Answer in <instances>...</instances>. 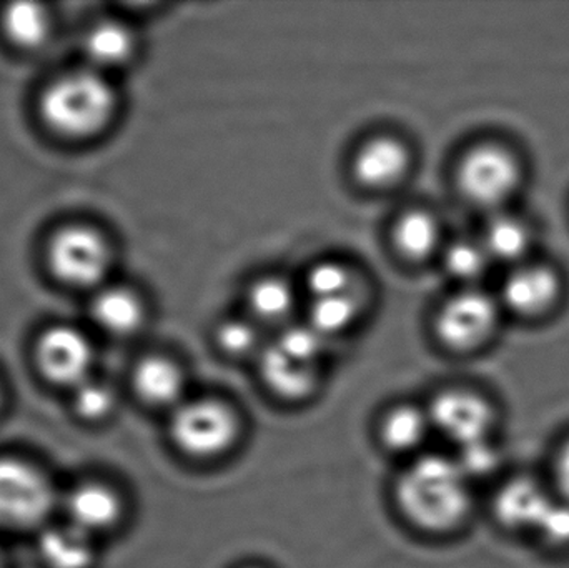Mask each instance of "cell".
I'll return each instance as SVG.
<instances>
[{"mask_svg": "<svg viewBox=\"0 0 569 568\" xmlns=\"http://www.w3.org/2000/svg\"><path fill=\"white\" fill-rule=\"evenodd\" d=\"M79 47L80 62L113 77L136 59L137 37L126 20L102 16L83 27Z\"/></svg>", "mask_w": 569, "mask_h": 568, "instance_id": "cell-11", "label": "cell"}, {"mask_svg": "<svg viewBox=\"0 0 569 568\" xmlns=\"http://www.w3.org/2000/svg\"><path fill=\"white\" fill-rule=\"evenodd\" d=\"M498 306L493 297L481 290H465L451 297L437 316L438 340L455 352H470L495 330Z\"/></svg>", "mask_w": 569, "mask_h": 568, "instance_id": "cell-9", "label": "cell"}, {"mask_svg": "<svg viewBox=\"0 0 569 568\" xmlns=\"http://www.w3.org/2000/svg\"><path fill=\"white\" fill-rule=\"evenodd\" d=\"M307 290L311 299L341 296L353 292L355 277L348 267L340 262H320L308 270Z\"/></svg>", "mask_w": 569, "mask_h": 568, "instance_id": "cell-26", "label": "cell"}, {"mask_svg": "<svg viewBox=\"0 0 569 568\" xmlns=\"http://www.w3.org/2000/svg\"><path fill=\"white\" fill-rule=\"evenodd\" d=\"M0 568H7L6 556H3L2 547H0Z\"/></svg>", "mask_w": 569, "mask_h": 568, "instance_id": "cell-32", "label": "cell"}, {"mask_svg": "<svg viewBox=\"0 0 569 568\" xmlns=\"http://www.w3.org/2000/svg\"><path fill=\"white\" fill-rule=\"evenodd\" d=\"M57 29L59 19L52 6L26 0L0 6V40L19 56L43 52Z\"/></svg>", "mask_w": 569, "mask_h": 568, "instance_id": "cell-12", "label": "cell"}, {"mask_svg": "<svg viewBox=\"0 0 569 568\" xmlns=\"http://www.w3.org/2000/svg\"><path fill=\"white\" fill-rule=\"evenodd\" d=\"M90 323L103 336L129 339L146 326L147 306L132 287L110 282L89 296Z\"/></svg>", "mask_w": 569, "mask_h": 568, "instance_id": "cell-13", "label": "cell"}, {"mask_svg": "<svg viewBox=\"0 0 569 568\" xmlns=\"http://www.w3.org/2000/svg\"><path fill=\"white\" fill-rule=\"evenodd\" d=\"M453 457L465 474L470 477L471 482L480 477L490 476L500 464V452L495 446V440L465 447V449L457 450Z\"/></svg>", "mask_w": 569, "mask_h": 568, "instance_id": "cell-29", "label": "cell"}, {"mask_svg": "<svg viewBox=\"0 0 569 568\" xmlns=\"http://www.w3.org/2000/svg\"><path fill=\"white\" fill-rule=\"evenodd\" d=\"M97 350L92 336L79 323H47L33 337L32 360L37 372L63 389H77L92 379Z\"/></svg>", "mask_w": 569, "mask_h": 568, "instance_id": "cell-5", "label": "cell"}, {"mask_svg": "<svg viewBox=\"0 0 569 568\" xmlns=\"http://www.w3.org/2000/svg\"><path fill=\"white\" fill-rule=\"evenodd\" d=\"M535 537L555 549H569V502L567 500L557 496V500Z\"/></svg>", "mask_w": 569, "mask_h": 568, "instance_id": "cell-30", "label": "cell"}, {"mask_svg": "<svg viewBox=\"0 0 569 568\" xmlns=\"http://www.w3.org/2000/svg\"><path fill=\"white\" fill-rule=\"evenodd\" d=\"M520 182L517 160L498 146L471 149L458 169V186L475 206L498 207L510 199Z\"/></svg>", "mask_w": 569, "mask_h": 568, "instance_id": "cell-8", "label": "cell"}, {"mask_svg": "<svg viewBox=\"0 0 569 568\" xmlns=\"http://www.w3.org/2000/svg\"><path fill=\"white\" fill-rule=\"evenodd\" d=\"M490 256L483 243L460 240L448 249L445 256L448 272L460 280H477L487 270Z\"/></svg>", "mask_w": 569, "mask_h": 568, "instance_id": "cell-27", "label": "cell"}, {"mask_svg": "<svg viewBox=\"0 0 569 568\" xmlns=\"http://www.w3.org/2000/svg\"><path fill=\"white\" fill-rule=\"evenodd\" d=\"M393 243L401 257L411 262H420L437 250L440 226L427 210H408L395 223Z\"/></svg>", "mask_w": 569, "mask_h": 568, "instance_id": "cell-21", "label": "cell"}, {"mask_svg": "<svg viewBox=\"0 0 569 568\" xmlns=\"http://www.w3.org/2000/svg\"><path fill=\"white\" fill-rule=\"evenodd\" d=\"M120 112L113 77L79 62L57 70L33 97L42 132L66 146H87L106 136Z\"/></svg>", "mask_w": 569, "mask_h": 568, "instance_id": "cell-1", "label": "cell"}, {"mask_svg": "<svg viewBox=\"0 0 569 568\" xmlns=\"http://www.w3.org/2000/svg\"><path fill=\"white\" fill-rule=\"evenodd\" d=\"M167 430L177 452L196 462H213L237 449L243 436V420L229 400L187 397L169 413Z\"/></svg>", "mask_w": 569, "mask_h": 568, "instance_id": "cell-4", "label": "cell"}, {"mask_svg": "<svg viewBox=\"0 0 569 568\" xmlns=\"http://www.w3.org/2000/svg\"><path fill=\"white\" fill-rule=\"evenodd\" d=\"M130 380L137 399L152 409L169 410L170 413L189 397L182 367L162 353H150L137 360Z\"/></svg>", "mask_w": 569, "mask_h": 568, "instance_id": "cell-14", "label": "cell"}, {"mask_svg": "<svg viewBox=\"0 0 569 568\" xmlns=\"http://www.w3.org/2000/svg\"><path fill=\"white\" fill-rule=\"evenodd\" d=\"M66 510L72 526L96 537L122 522L126 502L122 494L109 484L83 482L70 490Z\"/></svg>", "mask_w": 569, "mask_h": 568, "instance_id": "cell-17", "label": "cell"}, {"mask_svg": "<svg viewBox=\"0 0 569 568\" xmlns=\"http://www.w3.org/2000/svg\"><path fill=\"white\" fill-rule=\"evenodd\" d=\"M550 486L560 499L569 502V436L561 440L553 454Z\"/></svg>", "mask_w": 569, "mask_h": 568, "instance_id": "cell-31", "label": "cell"}, {"mask_svg": "<svg viewBox=\"0 0 569 568\" xmlns=\"http://www.w3.org/2000/svg\"><path fill=\"white\" fill-rule=\"evenodd\" d=\"M56 502V489L42 470L27 460L0 457V527L42 526Z\"/></svg>", "mask_w": 569, "mask_h": 568, "instance_id": "cell-7", "label": "cell"}, {"mask_svg": "<svg viewBox=\"0 0 569 568\" xmlns=\"http://www.w3.org/2000/svg\"><path fill=\"white\" fill-rule=\"evenodd\" d=\"M557 500L550 482L530 476L505 480L493 496V516L505 529L537 536L545 517Z\"/></svg>", "mask_w": 569, "mask_h": 568, "instance_id": "cell-10", "label": "cell"}, {"mask_svg": "<svg viewBox=\"0 0 569 568\" xmlns=\"http://www.w3.org/2000/svg\"><path fill=\"white\" fill-rule=\"evenodd\" d=\"M40 262L60 289L92 296L112 282L117 252L109 232L83 217L57 222L40 243Z\"/></svg>", "mask_w": 569, "mask_h": 568, "instance_id": "cell-3", "label": "cell"}, {"mask_svg": "<svg viewBox=\"0 0 569 568\" xmlns=\"http://www.w3.org/2000/svg\"><path fill=\"white\" fill-rule=\"evenodd\" d=\"M433 432L455 450L495 440L497 407L488 397L465 387L440 390L427 403Z\"/></svg>", "mask_w": 569, "mask_h": 568, "instance_id": "cell-6", "label": "cell"}, {"mask_svg": "<svg viewBox=\"0 0 569 568\" xmlns=\"http://www.w3.org/2000/svg\"><path fill=\"white\" fill-rule=\"evenodd\" d=\"M260 376L273 396L284 402H303L320 386L321 363L297 359L273 342L260 352Z\"/></svg>", "mask_w": 569, "mask_h": 568, "instance_id": "cell-16", "label": "cell"}, {"mask_svg": "<svg viewBox=\"0 0 569 568\" xmlns=\"http://www.w3.org/2000/svg\"><path fill=\"white\" fill-rule=\"evenodd\" d=\"M237 568H267V567L257 566V564H246V566L237 567Z\"/></svg>", "mask_w": 569, "mask_h": 568, "instance_id": "cell-33", "label": "cell"}, {"mask_svg": "<svg viewBox=\"0 0 569 568\" xmlns=\"http://www.w3.org/2000/svg\"><path fill=\"white\" fill-rule=\"evenodd\" d=\"M375 434L383 450L410 460L427 452L425 446L433 434V427L427 406L397 402L378 416Z\"/></svg>", "mask_w": 569, "mask_h": 568, "instance_id": "cell-15", "label": "cell"}, {"mask_svg": "<svg viewBox=\"0 0 569 568\" xmlns=\"http://www.w3.org/2000/svg\"><path fill=\"white\" fill-rule=\"evenodd\" d=\"M410 163V150L400 139L378 136L361 143L351 170L357 182L367 189H388L403 179Z\"/></svg>", "mask_w": 569, "mask_h": 568, "instance_id": "cell-18", "label": "cell"}, {"mask_svg": "<svg viewBox=\"0 0 569 568\" xmlns=\"http://www.w3.org/2000/svg\"><path fill=\"white\" fill-rule=\"evenodd\" d=\"M249 307L259 322L280 323L290 319L297 306L293 287L280 277H263L249 290Z\"/></svg>", "mask_w": 569, "mask_h": 568, "instance_id": "cell-22", "label": "cell"}, {"mask_svg": "<svg viewBox=\"0 0 569 568\" xmlns=\"http://www.w3.org/2000/svg\"><path fill=\"white\" fill-rule=\"evenodd\" d=\"M37 550L49 568H92L96 562L93 537L70 522L43 529Z\"/></svg>", "mask_w": 569, "mask_h": 568, "instance_id": "cell-19", "label": "cell"}, {"mask_svg": "<svg viewBox=\"0 0 569 568\" xmlns=\"http://www.w3.org/2000/svg\"><path fill=\"white\" fill-rule=\"evenodd\" d=\"M558 296V279L545 267H527L508 277L503 299L520 313H538L548 309Z\"/></svg>", "mask_w": 569, "mask_h": 568, "instance_id": "cell-20", "label": "cell"}, {"mask_svg": "<svg viewBox=\"0 0 569 568\" xmlns=\"http://www.w3.org/2000/svg\"><path fill=\"white\" fill-rule=\"evenodd\" d=\"M360 296L357 290L341 293V296L311 299L307 323L321 336L330 339L353 326L358 313H360Z\"/></svg>", "mask_w": 569, "mask_h": 568, "instance_id": "cell-23", "label": "cell"}, {"mask_svg": "<svg viewBox=\"0 0 569 568\" xmlns=\"http://www.w3.org/2000/svg\"><path fill=\"white\" fill-rule=\"evenodd\" d=\"M2 397H3L2 382H0V403H2Z\"/></svg>", "mask_w": 569, "mask_h": 568, "instance_id": "cell-34", "label": "cell"}, {"mask_svg": "<svg viewBox=\"0 0 569 568\" xmlns=\"http://www.w3.org/2000/svg\"><path fill=\"white\" fill-rule=\"evenodd\" d=\"M217 342L227 356L232 357L253 356L262 349L259 330L250 320L243 319H230L220 323Z\"/></svg>", "mask_w": 569, "mask_h": 568, "instance_id": "cell-28", "label": "cell"}, {"mask_svg": "<svg viewBox=\"0 0 569 568\" xmlns=\"http://www.w3.org/2000/svg\"><path fill=\"white\" fill-rule=\"evenodd\" d=\"M72 393L73 410L77 416L89 420V422L107 419L116 410V390L103 380H97L96 377L80 383L77 389L72 390Z\"/></svg>", "mask_w": 569, "mask_h": 568, "instance_id": "cell-25", "label": "cell"}, {"mask_svg": "<svg viewBox=\"0 0 569 568\" xmlns=\"http://www.w3.org/2000/svg\"><path fill=\"white\" fill-rule=\"evenodd\" d=\"M393 502L411 529L425 536H451L470 519L473 482L453 456L423 452L398 474Z\"/></svg>", "mask_w": 569, "mask_h": 568, "instance_id": "cell-2", "label": "cell"}, {"mask_svg": "<svg viewBox=\"0 0 569 568\" xmlns=\"http://www.w3.org/2000/svg\"><path fill=\"white\" fill-rule=\"evenodd\" d=\"M481 243L490 259L518 260L530 246V233L520 220L500 216L491 220Z\"/></svg>", "mask_w": 569, "mask_h": 568, "instance_id": "cell-24", "label": "cell"}]
</instances>
